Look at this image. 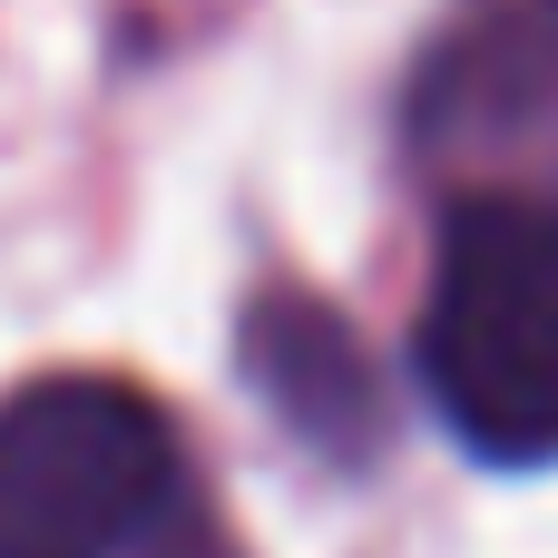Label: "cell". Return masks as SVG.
Wrapping results in <instances>:
<instances>
[{
    "mask_svg": "<svg viewBox=\"0 0 558 558\" xmlns=\"http://www.w3.org/2000/svg\"><path fill=\"white\" fill-rule=\"evenodd\" d=\"M177 520V422L118 373H39L0 402V558H128Z\"/></svg>",
    "mask_w": 558,
    "mask_h": 558,
    "instance_id": "obj_2",
    "label": "cell"
},
{
    "mask_svg": "<svg viewBox=\"0 0 558 558\" xmlns=\"http://www.w3.org/2000/svg\"><path fill=\"white\" fill-rule=\"evenodd\" d=\"M167 558H235V549H226V539H216L196 510H177V530H167Z\"/></svg>",
    "mask_w": 558,
    "mask_h": 558,
    "instance_id": "obj_5",
    "label": "cell"
},
{
    "mask_svg": "<svg viewBox=\"0 0 558 558\" xmlns=\"http://www.w3.org/2000/svg\"><path fill=\"white\" fill-rule=\"evenodd\" d=\"M235 353H245V383L255 402L333 471H373V451L392 441V392L363 353V333L304 294V284H265L235 324Z\"/></svg>",
    "mask_w": 558,
    "mask_h": 558,
    "instance_id": "obj_4",
    "label": "cell"
},
{
    "mask_svg": "<svg viewBox=\"0 0 558 558\" xmlns=\"http://www.w3.org/2000/svg\"><path fill=\"white\" fill-rule=\"evenodd\" d=\"M558 128V0H471L412 78V147L432 167H500Z\"/></svg>",
    "mask_w": 558,
    "mask_h": 558,
    "instance_id": "obj_3",
    "label": "cell"
},
{
    "mask_svg": "<svg viewBox=\"0 0 558 558\" xmlns=\"http://www.w3.org/2000/svg\"><path fill=\"white\" fill-rule=\"evenodd\" d=\"M412 363L481 461H558V167L451 196Z\"/></svg>",
    "mask_w": 558,
    "mask_h": 558,
    "instance_id": "obj_1",
    "label": "cell"
}]
</instances>
